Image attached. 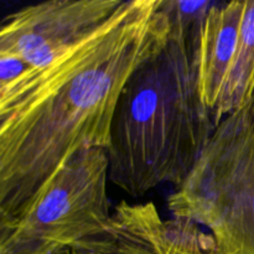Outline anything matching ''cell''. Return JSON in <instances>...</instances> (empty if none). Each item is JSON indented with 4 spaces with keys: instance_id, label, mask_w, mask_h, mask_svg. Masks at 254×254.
<instances>
[{
    "instance_id": "cell-8",
    "label": "cell",
    "mask_w": 254,
    "mask_h": 254,
    "mask_svg": "<svg viewBox=\"0 0 254 254\" xmlns=\"http://www.w3.org/2000/svg\"><path fill=\"white\" fill-rule=\"evenodd\" d=\"M215 2L211 0H160V10L168 24L169 40L184 42L196 55L206 16Z\"/></svg>"
},
{
    "instance_id": "cell-1",
    "label": "cell",
    "mask_w": 254,
    "mask_h": 254,
    "mask_svg": "<svg viewBox=\"0 0 254 254\" xmlns=\"http://www.w3.org/2000/svg\"><path fill=\"white\" fill-rule=\"evenodd\" d=\"M168 40L160 0H124L86 39L0 87V222L17 217L74 154L108 149L127 82Z\"/></svg>"
},
{
    "instance_id": "cell-5",
    "label": "cell",
    "mask_w": 254,
    "mask_h": 254,
    "mask_svg": "<svg viewBox=\"0 0 254 254\" xmlns=\"http://www.w3.org/2000/svg\"><path fill=\"white\" fill-rule=\"evenodd\" d=\"M124 0H49L20 7L2 20L0 54L31 67L54 61L103 26Z\"/></svg>"
},
{
    "instance_id": "cell-3",
    "label": "cell",
    "mask_w": 254,
    "mask_h": 254,
    "mask_svg": "<svg viewBox=\"0 0 254 254\" xmlns=\"http://www.w3.org/2000/svg\"><path fill=\"white\" fill-rule=\"evenodd\" d=\"M171 217L207 231L221 254H254V102L216 127L186 180L169 196Z\"/></svg>"
},
{
    "instance_id": "cell-2",
    "label": "cell",
    "mask_w": 254,
    "mask_h": 254,
    "mask_svg": "<svg viewBox=\"0 0 254 254\" xmlns=\"http://www.w3.org/2000/svg\"><path fill=\"white\" fill-rule=\"evenodd\" d=\"M216 127L200 91L196 55L168 40L119 97L107 149L109 181L133 197L164 184L181 185Z\"/></svg>"
},
{
    "instance_id": "cell-10",
    "label": "cell",
    "mask_w": 254,
    "mask_h": 254,
    "mask_svg": "<svg viewBox=\"0 0 254 254\" xmlns=\"http://www.w3.org/2000/svg\"><path fill=\"white\" fill-rule=\"evenodd\" d=\"M252 101H253V102H254V96H253V97H252Z\"/></svg>"
},
{
    "instance_id": "cell-9",
    "label": "cell",
    "mask_w": 254,
    "mask_h": 254,
    "mask_svg": "<svg viewBox=\"0 0 254 254\" xmlns=\"http://www.w3.org/2000/svg\"><path fill=\"white\" fill-rule=\"evenodd\" d=\"M55 254H141L129 243L111 237L99 236L92 240L83 241L73 247L64 248Z\"/></svg>"
},
{
    "instance_id": "cell-6",
    "label": "cell",
    "mask_w": 254,
    "mask_h": 254,
    "mask_svg": "<svg viewBox=\"0 0 254 254\" xmlns=\"http://www.w3.org/2000/svg\"><path fill=\"white\" fill-rule=\"evenodd\" d=\"M243 11L242 0L216 1L206 16L201 32L196 52L198 84L203 102L215 122L235 57Z\"/></svg>"
},
{
    "instance_id": "cell-7",
    "label": "cell",
    "mask_w": 254,
    "mask_h": 254,
    "mask_svg": "<svg viewBox=\"0 0 254 254\" xmlns=\"http://www.w3.org/2000/svg\"><path fill=\"white\" fill-rule=\"evenodd\" d=\"M254 96V0H245V11L225 93L216 114L217 126Z\"/></svg>"
},
{
    "instance_id": "cell-4",
    "label": "cell",
    "mask_w": 254,
    "mask_h": 254,
    "mask_svg": "<svg viewBox=\"0 0 254 254\" xmlns=\"http://www.w3.org/2000/svg\"><path fill=\"white\" fill-rule=\"evenodd\" d=\"M106 149L69 158L17 217L0 222V235L57 253L104 235L113 216Z\"/></svg>"
}]
</instances>
